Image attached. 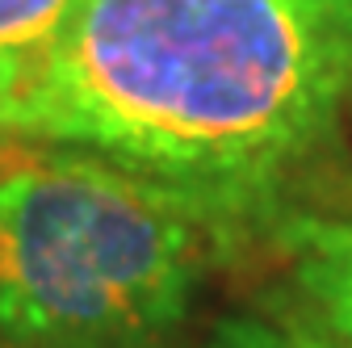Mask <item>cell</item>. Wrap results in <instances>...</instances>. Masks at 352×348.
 Returning a JSON list of instances; mask_svg holds the SVG:
<instances>
[{
    "mask_svg": "<svg viewBox=\"0 0 352 348\" xmlns=\"http://www.w3.org/2000/svg\"><path fill=\"white\" fill-rule=\"evenodd\" d=\"M352 105V0H80L9 89L13 139L93 151L197 202L235 235Z\"/></svg>",
    "mask_w": 352,
    "mask_h": 348,
    "instance_id": "6da1fadb",
    "label": "cell"
},
{
    "mask_svg": "<svg viewBox=\"0 0 352 348\" xmlns=\"http://www.w3.org/2000/svg\"><path fill=\"white\" fill-rule=\"evenodd\" d=\"M235 239L197 202L93 151H0V348H172Z\"/></svg>",
    "mask_w": 352,
    "mask_h": 348,
    "instance_id": "7a4b0ae2",
    "label": "cell"
},
{
    "mask_svg": "<svg viewBox=\"0 0 352 348\" xmlns=\"http://www.w3.org/2000/svg\"><path fill=\"white\" fill-rule=\"evenodd\" d=\"M269 231L311 319L352 344V214L285 210Z\"/></svg>",
    "mask_w": 352,
    "mask_h": 348,
    "instance_id": "3957f363",
    "label": "cell"
},
{
    "mask_svg": "<svg viewBox=\"0 0 352 348\" xmlns=\"http://www.w3.org/2000/svg\"><path fill=\"white\" fill-rule=\"evenodd\" d=\"M80 0H0V76L13 80L59 38Z\"/></svg>",
    "mask_w": 352,
    "mask_h": 348,
    "instance_id": "277c9868",
    "label": "cell"
},
{
    "mask_svg": "<svg viewBox=\"0 0 352 348\" xmlns=\"http://www.w3.org/2000/svg\"><path fill=\"white\" fill-rule=\"evenodd\" d=\"M206 348H352L311 315H231L210 331Z\"/></svg>",
    "mask_w": 352,
    "mask_h": 348,
    "instance_id": "5b68a950",
    "label": "cell"
},
{
    "mask_svg": "<svg viewBox=\"0 0 352 348\" xmlns=\"http://www.w3.org/2000/svg\"><path fill=\"white\" fill-rule=\"evenodd\" d=\"M9 139H13V130H9V80L0 76V151H5Z\"/></svg>",
    "mask_w": 352,
    "mask_h": 348,
    "instance_id": "8992f818",
    "label": "cell"
},
{
    "mask_svg": "<svg viewBox=\"0 0 352 348\" xmlns=\"http://www.w3.org/2000/svg\"><path fill=\"white\" fill-rule=\"evenodd\" d=\"M348 113H352V105H348Z\"/></svg>",
    "mask_w": 352,
    "mask_h": 348,
    "instance_id": "52a82bcc",
    "label": "cell"
}]
</instances>
